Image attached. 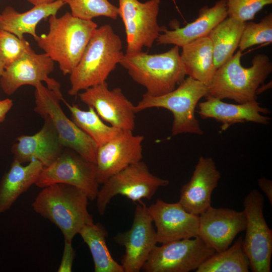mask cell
Returning a JSON list of instances; mask_svg holds the SVG:
<instances>
[{
	"mask_svg": "<svg viewBox=\"0 0 272 272\" xmlns=\"http://www.w3.org/2000/svg\"><path fill=\"white\" fill-rule=\"evenodd\" d=\"M49 31L35 40L48 56L58 63L64 75H70L79 63L98 28L92 20H83L66 12L49 17Z\"/></svg>",
	"mask_w": 272,
	"mask_h": 272,
	"instance_id": "obj_1",
	"label": "cell"
},
{
	"mask_svg": "<svg viewBox=\"0 0 272 272\" xmlns=\"http://www.w3.org/2000/svg\"><path fill=\"white\" fill-rule=\"evenodd\" d=\"M121 38L108 24L98 27L77 66L70 74V95L106 82L124 53Z\"/></svg>",
	"mask_w": 272,
	"mask_h": 272,
	"instance_id": "obj_2",
	"label": "cell"
},
{
	"mask_svg": "<svg viewBox=\"0 0 272 272\" xmlns=\"http://www.w3.org/2000/svg\"><path fill=\"white\" fill-rule=\"evenodd\" d=\"M42 188L32 203L33 209L55 224L64 240L72 242L83 227L94 223L88 211L89 199L81 189L64 183Z\"/></svg>",
	"mask_w": 272,
	"mask_h": 272,
	"instance_id": "obj_3",
	"label": "cell"
},
{
	"mask_svg": "<svg viewBox=\"0 0 272 272\" xmlns=\"http://www.w3.org/2000/svg\"><path fill=\"white\" fill-rule=\"evenodd\" d=\"M242 55L238 50L217 69L208 86V95L238 103L256 100V91L271 73L272 63L267 55L259 53L252 58L251 66L244 67L241 64Z\"/></svg>",
	"mask_w": 272,
	"mask_h": 272,
	"instance_id": "obj_4",
	"label": "cell"
},
{
	"mask_svg": "<svg viewBox=\"0 0 272 272\" xmlns=\"http://www.w3.org/2000/svg\"><path fill=\"white\" fill-rule=\"evenodd\" d=\"M119 64L135 82L146 88V94L151 96H161L173 90L187 75L177 46L158 54L142 51L125 53Z\"/></svg>",
	"mask_w": 272,
	"mask_h": 272,
	"instance_id": "obj_5",
	"label": "cell"
},
{
	"mask_svg": "<svg viewBox=\"0 0 272 272\" xmlns=\"http://www.w3.org/2000/svg\"><path fill=\"white\" fill-rule=\"evenodd\" d=\"M208 94L207 85L188 76L177 88L165 94L159 96L143 94L135 105V111L137 113L152 108L166 109L173 116L172 136L187 133L201 135L203 131L195 117V109L199 100Z\"/></svg>",
	"mask_w": 272,
	"mask_h": 272,
	"instance_id": "obj_6",
	"label": "cell"
},
{
	"mask_svg": "<svg viewBox=\"0 0 272 272\" xmlns=\"http://www.w3.org/2000/svg\"><path fill=\"white\" fill-rule=\"evenodd\" d=\"M34 87L35 112L42 118L47 117L50 119L65 148L73 150L95 164L98 146L64 114L60 104L63 99L61 92L50 90L42 83Z\"/></svg>",
	"mask_w": 272,
	"mask_h": 272,
	"instance_id": "obj_7",
	"label": "cell"
},
{
	"mask_svg": "<svg viewBox=\"0 0 272 272\" xmlns=\"http://www.w3.org/2000/svg\"><path fill=\"white\" fill-rule=\"evenodd\" d=\"M169 182L152 174L142 161L132 164L111 176L99 189L96 200L99 214H105L108 204L115 195L126 196L133 201L151 199L160 187Z\"/></svg>",
	"mask_w": 272,
	"mask_h": 272,
	"instance_id": "obj_8",
	"label": "cell"
},
{
	"mask_svg": "<svg viewBox=\"0 0 272 272\" xmlns=\"http://www.w3.org/2000/svg\"><path fill=\"white\" fill-rule=\"evenodd\" d=\"M264 198L256 189L245 197L243 206L246 218L243 245L254 272L270 271L272 230L263 216Z\"/></svg>",
	"mask_w": 272,
	"mask_h": 272,
	"instance_id": "obj_9",
	"label": "cell"
},
{
	"mask_svg": "<svg viewBox=\"0 0 272 272\" xmlns=\"http://www.w3.org/2000/svg\"><path fill=\"white\" fill-rule=\"evenodd\" d=\"M216 251L199 236L155 246L142 269L146 272H188L196 270Z\"/></svg>",
	"mask_w": 272,
	"mask_h": 272,
	"instance_id": "obj_10",
	"label": "cell"
},
{
	"mask_svg": "<svg viewBox=\"0 0 272 272\" xmlns=\"http://www.w3.org/2000/svg\"><path fill=\"white\" fill-rule=\"evenodd\" d=\"M55 183L75 186L90 200L96 199L99 190L95 164L67 148L51 164L43 168L35 184L44 188Z\"/></svg>",
	"mask_w": 272,
	"mask_h": 272,
	"instance_id": "obj_11",
	"label": "cell"
},
{
	"mask_svg": "<svg viewBox=\"0 0 272 272\" xmlns=\"http://www.w3.org/2000/svg\"><path fill=\"white\" fill-rule=\"evenodd\" d=\"M160 0H118V16L126 34V54L151 48L161 33L158 23Z\"/></svg>",
	"mask_w": 272,
	"mask_h": 272,
	"instance_id": "obj_12",
	"label": "cell"
},
{
	"mask_svg": "<svg viewBox=\"0 0 272 272\" xmlns=\"http://www.w3.org/2000/svg\"><path fill=\"white\" fill-rule=\"evenodd\" d=\"M146 204H137L130 229L118 234L115 242L125 247L121 260L124 272H139L158 243L156 231Z\"/></svg>",
	"mask_w": 272,
	"mask_h": 272,
	"instance_id": "obj_13",
	"label": "cell"
},
{
	"mask_svg": "<svg viewBox=\"0 0 272 272\" xmlns=\"http://www.w3.org/2000/svg\"><path fill=\"white\" fill-rule=\"evenodd\" d=\"M78 95L80 100L95 110L110 125L122 130L135 127V105L119 88L110 90L106 82L89 88Z\"/></svg>",
	"mask_w": 272,
	"mask_h": 272,
	"instance_id": "obj_14",
	"label": "cell"
},
{
	"mask_svg": "<svg viewBox=\"0 0 272 272\" xmlns=\"http://www.w3.org/2000/svg\"><path fill=\"white\" fill-rule=\"evenodd\" d=\"M54 70V61L51 58L33 50L5 68L0 78V87L10 96L22 86L35 87L44 82L48 89L61 92L59 83L49 77Z\"/></svg>",
	"mask_w": 272,
	"mask_h": 272,
	"instance_id": "obj_15",
	"label": "cell"
},
{
	"mask_svg": "<svg viewBox=\"0 0 272 272\" xmlns=\"http://www.w3.org/2000/svg\"><path fill=\"white\" fill-rule=\"evenodd\" d=\"M144 137L123 130L118 137L98 147L96 158L97 180L103 184L111 176L143 158Z\"/></svg>",
	"mask_w": 272,
	"mask_h": 272,
	"instance_id": "obj_16",
	"label": "cell"
},
{
	"mask_svg": "<svg viewBox=\"0 0 272 272\" xmlns=\"http://www.w3.org/2000/svg\"><path fill=\"white\" fill-rule=\"evenodd\" d=\"M244 211L212 206L199 215L198 236L216 252L227 249L236 236L245 230Z\"/></svg>",
	"mask_w": 272,
	"mask_h": 272,
	"instance_id": "obj_17",
	"label": "cell"
},
{
	"mask_svg": "<svg viewBox=\"0 0 272 272\" xmlns=\"http://www.w3.org/2000/svg\"><path fill=\"white\" fill-rule=\"evenodd\" d=\"M148 211L157 228L158 243L198 236L199 216L187 212L179 202L168 203L158 199L148 207Z\"/></svg>",
	"mask_w": 272,
	"mask_h": 272,
	"instance_id": "obj_18",
	"label": "cell"
},
{
	"mask_svg": "<svg viewBox=\"0 0 272 272\" xmlns=\"http://www.w3.org/2000/svg\"><path fill=\"white\" fill-rule=\"evenodd\" d=\"M221 174L213 159L201 156L189 181L180 189L179 202L188 213L199 215L211 207V197Z\"/></svg>",
	"mask_w": 272,
	"mask_h": 272,
	"instance_id": "obj_19",
	"label": "cell"
},
{
	"mask_svg": "<svg viewBox=\"0 0 272 272\" xmlns=\"http://www.w3.org/2000/svg\"><path fill=\"white\" fill-rule=\"evenodd\" d=\"M44 123L36 133L18 137L11 148L14 160L21 164L37 160L43 167L51 164L65 147L61 144L51 121L44 117Z\"/></svg>",
	"mask_w": 272,
	"mask_h": 272,
	"instance_id": "obj_20",
	"label": "cell"
},
{
	"mask_svg": "<svg viewBox=\"0 0 272 272\" xmlns=\"http://www.w3.org/2000/svg\"><path fill=\"white\" fill-rule=\"evenodd\" d=\"M206 98V101L198 103L197 113L203 119L214 118L222 123V130H226L232 124L245 121L269 123L270 118L261 114H268L269 111L261 107L256 100L235 104L224 102L209 95Z\"/></svg>",
	"mask_w": 272,
	"mask_h": 272,
	"instance_id": "obj_21",
	"label": "cell"
},
{
	"mask_svg": "<svg viewBox=\"0 0 272 272\" xmlns=\"http://www.w3.org/2000/svg\"><path fill=\"white\" fill-rule=\"evenodd\" d=\"M228 17L226 0H219L211 7L199 9L194 21L184 27L168 30L161 27L156 42L160 45H173L179 48L199 38L208 36L212 29Z\"/></svg>",
	"mask_w": 272,
	"mask_h": 272,
	"instance_id": "obj_22",
	"label": "cell"
},
{
	"mask_svg": "<svg viewBox=\"0 0 272 272\" xmlns=\"http://www.w3.org/2000/svg\"><path fill=\"white\" fill-rule=\"evenodd\" d=\"M64 5L62 0H57L50 4L34 6L23 13L7 6L0 13V29L9 32L21 39H24L25 34H28L35 40L38 36L36 32L38 23L52 15H56Z\"/></svg>",
	"mask_w": 272,
	"mask_h": 272,
	"instance_id": "obj_23",
	"label": "cell"
},
{
	"mask_svg": "<svg viewBox=\"0 0 272 272\" xmlns=\"http://www.w3.org/2000/svg\"><path fill=\"white\" fill-rule=\"evenodd\" d=\"M43 168L37 160L26 165L13 160L0 181V215L8 211L21 194L35 184Z\"/></svg>",
	"mask_w": 272,
	"mask_h": 272,
	"instance_id": "obj_24",
	"label": "cell"
},
{
	"mask_svg": "<svg viewBox=\"0 0 272 272\" xmlns=\"http://www.w3.org/2000/svg\"><path fill=\"white\" fill-rule=\"evenodd\" d=\"M181 48L180 56L186 75L209 86L217 70L211 39L208 36L203 37Z\"/></svg>",
	"mask_w": 272,
	"mask_h": 272,
	"instance_id": "obj_25",
	"label": "cell"
},
{
	"mask_svg": "<svg viewBox=\"0 0 272 272\" xmlns=\"http://www.w3.org/2000/svg\"><path fill=\"white\" fill-rule=\"evenodd\" d=\"M245 22L227 17L210 32L215 66L217 69L231 58L238 48Z\"/></svg>",
	"mask_w": 272,
	"mask_h": 272,
	"instance_id": "obj_26",
	"label": "cell"
},
{
	"mask_svg": "<svg viewBox=\"0 0 272 272\" xmlns=\"http://www.w3.org/2000/svg\"><path fill=\"white\" fill-rule=\"evenodd\" d=\"M79 234L89 248L95 272H124L121 265L114 260L109 251L106 243L108 233L101 224L87 225Z\"/></svg>",
	"mask_w": 272,
	"mask_h": 272,
	"instance_id": "obj_27",
	"label": "cell"
},
{
	"mask_svg": "<svg viewBox=\"0 0 272 272\" xmlns=\"http://www.w3.org/2000/svg\"><path fill=\"white\" fill-rule=\"evenodd\" d=\"M69 109L71 119L84 132L88 135L98 147L102 146L120 135L123 130L106 124L91 107L83 110L76 104L71 105L64 99Z\"/></svg>",
	"mask_w": 272,
	"mask_h": 272,
	"instance_id": "obj_28",
	"label": "cell"
},
{
	"mask_svg": "<svg viewBox=\"0 0 272 272\" xmlns=\"http://www.w3.org/2000/svg\"><path fill=\"white\" fill-rule=\"evenodd\" d=\"M250 261L245 253L243 238L239 237L231 246L209 257L196 272H248Z\"/></svg>",
	"mask_w": 272,
	"mask_h": 272,
	"instance_id": "obj_29",
	"label": "cell"
},
{
	"mask_svg": "<svg viewBox=\"0 0 272 272\" xmlns=\"http://www.w3.org/2000/svg\"><path fill=\"white\" fill-rule=\"evenodd\" d=\"M62 1L69 6L73 16L83 20H92L98 17L116 20L118 17V7L109 0Z\"/></svg>",
	"mask_w": 272,
	"mask_h": 272,
	"instance_id": "obj_30",
	"label": "cell"
},
{
	"mask_svg": "<svg viewBox=\"0 0 272 272\" xmlns=\"http://www.w3.org/2000/svg\"><path fill=\"white\" fill-rule=\"evenodd\" d=\"M272 42V14L258 23L246 22L239 44L241 52L254 45Z\"/></svg>",
	"mask_w": 272,
	"mask_h": 272,
	"instance_id": "obj_31",
	"label": "cell"
},
{
	"mask_svg": "<svg viewBox=\"0 0 272 272\" xmlns=\"http://www.w3.org/2000/svg\"><path fill=\"white\" fill-rule=\"evenodd\" d=\"M33 50L29 43L15 35L0 29V54L5 68Z\"/></svg>",
	"mask_w": 272,
	"mask_h": 272,
	"instance_id": "obj_32",
	"label": "cell"
},
{
	"mask_svg": "<svg viewBox=\"0 0 272 272\" xmlns=\"http://www.w3.org/2000/svg\"><path fill=\"white\" fill-rule=\"evenodd\" d=\"M226 1L228 17L244 22L254 19L257 13L272 4V0Z\"/></svg>",
	"mask_w": 272,
	"mask_h": 272,
	"instance_id": "obj_33",
	"label": "cell"
},
{
	"mask_svg": "<svg viewBox=\"0 0 272 272\" xmlns=\"http://www.w3.org/2000/svg\"><path fill=\"white\" fill-rule=\"evenodd\" d=\"M75 256V251L72 246V242L64 240L63 252L58 272H71Z\"/></svg>",
	"mask_w": 272,
	"mask_h": 272,
	"instance_id": "obj_34",
	"label": "cell"
},
{
	"mask_svg": "<svg viewBox=\"0 0 272 272\" xmlns=\"http://www.w3.org/2000/svg\"><path fill=\"white\" fill-rule=\"evenodd\" d=\"M258 184L260 189L265 194L270 204H272V182L264 177L258 179Z\"/></svg>",
	"mask_w": 272,
	"mask_h": 272,
	"instance_id": "obj_35",
	"label": "cell"
},
{
	"mask_svg": "<svg viewBox=\"0 0 272 272\" xmlns=\"http://www.w3.org/2000/svg\"><path fill=\"white\" fill-rule=\"evenodd\" d=\"M13 101L9 98L0 100V123L4 121L7 114L13 106Z\"/></svg>",
	"mask_w": 272,
	"mask_h": 272,
	"instance_id": "obj_36",
	"label": "cell"
},
{
	"mask_svg": "<svg viewBox=\"0 0 272 272\" xmlns=\"http://www.w3.org/2000/svg\"><path fill=\"white\" fill-rule=\"evenodd\" d=\"M33 6H38L53 3L57 0H26Z\"/></svg>",
	"mask_w": 272,
	"mask_h": 272,
	"instance_id": "obj_37",
	"label": "cell"
},
{
	"mask_svg": "<svg viewBox=\"0 0 272 272\" xmlns=\"http://www.w3.org/2000/svg\"><path fill=\"white\" fill-rule=\"evenodd\" d=\"M5 69V64L0 54V78L2 76V74H3Z\"/></svg>",
	"mask_w": 272,
	"mask_h": 272,
	"instance_id": "obj_38",
	"label": "cell"
}]
</instances>
